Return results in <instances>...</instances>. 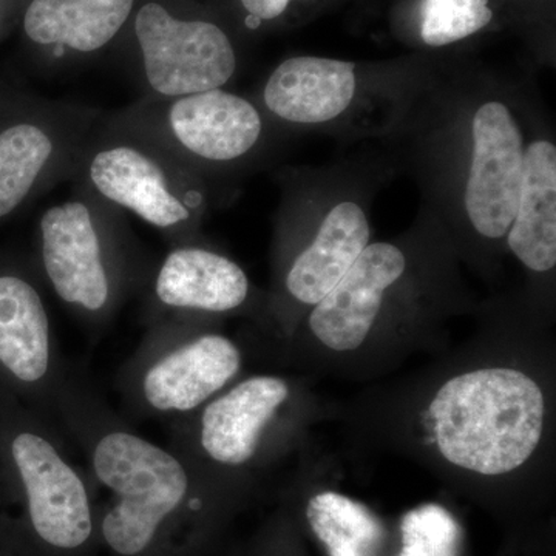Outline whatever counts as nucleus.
Returning a JSON list of instances; mask_svg holds the SVG:
<instances>
[{
    "instance_id": "nucleus-1",
    "label": "nucleus",
    "mask_w": 556,
    "mask_h": 556,
    "mask_svg": "<svg viewBox=\"0 0 556 556\" xmlns=\"http://www.w3.org/2000/svg\"><path fill=\"white\" fill-rule=\"evenodd\" d=\"M419 368L328 402L351 447L422 467L504 533L555 517L556 343L530 316L493 317Z\"/></svg>"
},
{
    "instance_id": "nucleus-2",
    "label": "nucleus",
    "mask_w": 556,
    "mask_h": 556,
    "mask_svg": "<svg viewBox=\"0 0 556 556\" xmlns=\"http://www.w3.org/2000/svg\"><path fill=\"white\" fill-rule=\"evenodd\" d=\"M54 419L86 459L101 556H225L237 519L258 497L139 434L75 369Z\"/></svg>"
},
{
    "instance_id": "nucleus-3",
    "label": "nucleus",
    "mask_w": 556,
    "mask_h": 556,
    "mask_svg": "<svg viewBox=\"0 0 556 556\" xmlns=\"http://www.w3.org/2000/svg\"><path fill=\"white\" fill-rule=\"evenodd\" d=\"M457 308L442 270L401 244L369 243L269 358L313 379L368 386L448 348L444 324Z\"/></svg>"
},
{
    "instance_id": "nucleus-4",
    "label": "nucleus",
    "mask_w": 556,
    "mask_h": 556,
    "mask_svg": "<svg viewBox=\"0 0 556 556\" xmlns=\"http://www.w3.org/2000/svg\"><path fill=\"white\" fill-rule=\"evenodd\" d=\"M61 428L0 393V546L20 556H101L97 493Z\"/></svg>"
},
{
    "instance_id": "nucleus-5",
    "label": "nucleus",
    "mask_w": 556,
    "mask_h": 556,
    "mask_svg": "<svg viewBox=\"0 0 556 556\" xmlns=\"http://www.w3.org/2000/svg\"><path fill=\"white\" fill-rule=\"evenodd\" d=\"M309 376H241L192 415L169 420V445L211 477L262 496L269 475L311 448L328 402Z\"/></svg>"
},
{
    "instance_id": "nucleus-6",
    "label": "nucleus",
    "mask_w": 556,
    "mask_h": 556,
    "mask_svg": "<svg viewBox=\"0 0 556 556\" xmlns=\"http://www.w3.org/2000/svg\"><path fill=\"white\" fill-rule=\"evenodd\" d=\"M244 364V346L214 321L177 317L153 325L121 365L115 387L124 415L174 420L192 415L240 379Z\"/></svg>"
},
{
    "instance_id": "nucleus-7",
    "label": "nucleus",
    "mask_w": 556,
    "mask_h": 556,
    "mask_svg": "<svg viewBox=\"0 0 556 556\" xmlns=\"http://www.w3.org/2000/svg\"><path fill=\"white\" fill-rule=\"evenodd\" d=\"M67 369L38 288L17 270L0 268V393L56 424Z\"/></svg>"
},
{
    "instance_id": "nucleus-8",
    "label": "nucleus",
    "mask_w": 556,
    "mask_h": 556,
    "mask_svg": "<svg viewBox=\"0 0 556 556\" xmlns=\"http://www.w3.org/2000/svg\"><path fill=\"white\" fill-rule=\"evenodd\" d=\"M371 229L364 208L354 201H340L321 219L313 237L289 255L280 273V299L260 331L266 356L292 334L300 320L356 263L368 247Z\"/></svg>"
},
{
    "instance_id": "nucleus-9",
    "label": "nucleus",
    "mask_w": 556,
    "mask_h": 556,
    "mask_svg": "<svg viewBox=\"0 0 556 556\" xmlns=\"http://www.w3.org/2000/svg\"><path fill=\"white\" fill-rule=\"evenodd\" d=\"M135 31L149 84L164 97L219 89L236 73L232 43L211 22L175 20L150 2L139 10Z\"/></svg>"
},
{
    "instance_id": "nucleus-10",
    "label": "nucleus",
    "mask_w": 556,
    "mask_h": 556,
    "mask_svg": "<svg viewBox=\"0 0 556 556\" xmlns=\"http://www.w3.org/2000/svg\"><path fill=\"white\" fill-rule=\"evenodd\" d=\"M40 263L58 298L89 324H101L116 302V269L86 204L70 201L40 218Z\"/></svg>"
},
{
    "instance_id": "nucleus-11",
    "label": "nucleus",
    "mask_w": 556,
    "mask_h": 556,
    "mask_svg": "<svg viewBox=\"0 0 556 556\" xmlns=\"http://www.w3.org/2000/svg\"><path fill=\"white\" fill-rule=\"evenodd\" d=\"M471 161L464 203L481 239H506L517 212L525 175V138L510 108L485 101L471 119Z\"/></svg>"
},
{
    "instance_id": "nucleus-12",
    "label": "nucleus",
    "mask_w": 556,
    "mask_h": 556,
    "mask_svg": "<svg viewBox=\"0 0 556 556\" xmlns=\"http://www.w3.org/2000/svg\"><path fill=\"white\" fill-rule=\"evenodd\" d=\"M324 466L309 448L276 492L308 543L314 541L325 556H393L396 533L371 508L321 482Z\"/></svg>"
},
{
    "instance_id": "nucleus-13",
    "label": "nucleus",
    "mask_w": 556,
    "mask_h": 556,
    "mask_svg": "<svg viewBox=\"0 0 556 556\" xmlns=\"http://www.w3.org/2000/svg\"><path fill=\"white\" fill-rule=\"evenodd\" d=\"M153 295L163 308L181 317L228 316L243 311L252 285L239 263L204 248L172 251L156 274Z\"/></svg>"
},
{
    "instance_id": "nucleus-14",
    "label": "nucleus",
    "mask_w": 556,
    "mask_h": 556,
    "mask_svg": "<svg viewBox=\"0 0 556 556\" xmlns=\"http://www.w3.org/2000/svg\"><path fill=\"white\" fill-rule=\"evenodd\" d=\"M356 67L331 58L298 56L281 62L265 87V102L278 118L321 124L339 118L356 97Z\"/></svg>"
},
{
    "instance_id": "nucleus-15",
    "label": "nucleus",
    "mask_w": 556,
    "mask_h": 556,
    "mask_svg": "<svg viewBox=\"0 0 556 556\" xmlns=\"http://www.w3.org/2000/svg\"><path fill=\"white\" fill-rule=\"evenodd\" d=\"M170 127L189 152L204 160L230 161L247 155L262 135L258 110L219 89L188 94L170 109Z\"/></svg>"
},
{
    "instance_id": "nucleus-16",
    "label": "nucleus",
    "mask_w": 556,
    "mask_h": 556,
    "mask_svg": "<svg viewBox=\"0 0 556 556\" xmlns=\"http://www.w3.org/2000/svg\"><path fill=\"white\" fill-rule=\"evenodd\" d=\"M507 248L532 276H552L556 266V148L538 139L525 152V175Z\"/></svg>"
},
{
    "instance_id": "nucleus-17",
    "label": "nucleus",
    "mask_w": 556,
    "mask_h": 556,
    "mask_svg": "<svg viewBox=\"0 0 556 556\" xmlns=\"http://www.w3.org/2000/svg\"><path fill=\"white\" fill-rule=\"evenodd\" d=\"M90 178L105 199L130 208L156 228H174L189 218L188 208L167 188L155 161L138 150H102L91 161Z\"/></svg>"
},
{
    "instance_id": "nucleus-18",
    "label": "nucleus",
    "mask_w": 556,
    "mask_h": 556,
    "mask_svg": "<svg viewBox=\"0 0 556 556\" xmlns=\"http://www.w3.org/2000/svg\"><path fill=\"white\" fill-rule=\"evenodd\" d=\"M134 0H33L25 13L28 38L90 53L115 38Z\"/></svg>"
},
{
    "instance_id": "nucleus-19",
    "label": "nucleus",
    "mask_w": 556,
    "mask_h": 556,
    "mask_svg": "<svg viewBox=\"0 0 556 556\" xmlns=\"http://www.w3.org/2000/svg\"><path fill=\"white\" fill-rule=\"evenodd\" d=\"M51 153L49 135L33 124H16L0 134V218L27 199Z\"/></svg>"
},
{
    "instance_id": "nucleus-20",
    "label": "nucleus",
    "mask_w": 556,
    "mask_h": 556,
    "mask_svg": "<svg viewBox=\"0 0 556 556\" xmlns=\"http://www.w3.org/2000/svg\"><path fill=\"white\" fill-rule=\"evenodd\" d=\"M393 556H467L463 527L444 507L415 508L401 519Z\"/></svg>"
},
{
    "instance_id": "nucleus-21",
    "label": "nucleus",
    "mask_w": 556,
    "mask_h": 556,
    "mask_svg": "<svg viewBox=\"0 0 556 556\" xmlns=\"http://www.w3.org/2000/svg\"><path fill=\"white\" fill-rule=\"evenodd\" d=\"M493 20L490 0H424L420 38L428 47H445L484 30Z\"/></svg>"
},
{
    "instance_id": "nucleus-22",
    "label": "nucleus",
    "mask_w": 556,
    "mask_h": 556,
    "mask_svg": "<svg viewBox=\"0 0 556 556\" xmlns=\"http://www.w3.org/2000/svg\"><path fill=\"white\" fill-rule=\"evenodd\" d=\"M225 556H311L309 543L291 508L276 500V507L248 536L232 543Z\"/></svg>"
},
{
    "instance_id": "nucleus-23",
    "label": "nucleus",
    "mask_w": 556,
    "mask_h": 556,
    "mask_svg": "<svg viewBox=\"0 0 556 556\" xmlns=\"http://www.w3.org/2000/svg\"><path fill=\"white\" fill-rule=\"evenodd\" d=\"M496 556H556L555 517L504 533V543Z\"/></svg>"
},
{
    "instance_id": "nucleus-24",
    "label": "nucleus",
    "mask_w": 556,
    "mask_h": 556,
    "mask_svg": "<svg viewBox=\"0 0 556 556\" xmlns=\"http://www.w3.org/2000/svg\"><path fill=\"white\" fill-rule=\"evenodd\" d=\"M291 0H241V5L254 21H273L288 10Z\"/></svg>"
},
{
    "instance_id": "nucleus-25",
    "label": "nucleus",
    "mask_w": 556,
    "mask_h": 556,
    "mask_svg": "<svg viewBox=\"0 0 556 556\" xmlns=\"http://www.w3.org/2000/svg\"><path fill=\"white\" fill-rule=\"evenodd\" d=\"M0 556H20V555L14 554V552L10 551V548L0 546Z\"/></svg>"
}]
</instances>
